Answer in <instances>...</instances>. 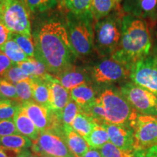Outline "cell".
Listing matches in <instances>:
<instances>
[{
  "label": "cell",
  "mask_w": 157,
  "mask_h": 157,
  "mask_svg": "<svg viewBox=\"0 0 157 157\" xmlns=\"http://www.w3.org/2000/svg\"><path fill=\"white\" fill-rule=\"evenodd\" d=\"M29 10L34 13H41L53 9L58 0H25Z\"/></svg>",
  "instance_id": "d6a6232c"
},
{
  "label": "cell",
  "mask_w": 157,
  "mask_h": 157,
  "mask_svg": "<svg viewBox=\"0 0 157 157\" xmlns=\"http://www.w3.org/2000/svg\"><path fill=\"white\" fill-rule=\"evenodd\" d=\"M2 78L7 81L11 82L12 84H15L19 82L29 79L30 76L25 74L17 65H13L11 68H10L6 71Z\"/></svg>",
  "instance_id": "e575fe53"
},
{
  "label": "cell",
  "mask_w": 157,
  "mask_h": 157,
  "mask_svg": "<svg viewBox=\"0 0 157 157\" xmlns=\"http://www.w3.org/2000/svg\"><path fill=\"white\" fill-rule=\"evenodd\" d=\"M31 146L32 140L23 135L17 134L0 137V147L13 150H23Z\"/></svg>",
  "instance_id": "603a6c76"
},
{
  "label": "cell",
  "mask_w": 157,
  "mask_h": 157,
  "mask_svg": "<svg viewBox=\"0 0 157 157\" xmlns=\"http://www.w3.org/2000/svg\"><path fill=\"white\" fill-rule=\"evenodd\" d=\"M32 151L37 155L52 157H76L68 147L63 127L42 131L36 140L32 141Z\"/></svg>",
  "instance_id": "52a82bcc"
},
{
  "label": "cell",
  "mask_w": 157,
  "mask_h": 157,
  "mask_svg": "<svg viewBox=\"0 0 157 157\" xmlns=\"http://www.w3.org/2000/svg\"><path fill=\"white\" fill-rule=\"evenodd\" d=\"M56 77L60 84L69 91L82 84H91L93 82L90 71L80 66H71Z\"/></svg>",
  "instance_id": "2e32d148"
},
{
  "label": "cell",
  "mask_w": 157,
  "mask_h": 157,
  "mask_svg": "<svg viewBox=\"0 0 157 157\" xmlns=\"http://www.w3.org/2000/svg\"><path fill=\"white\" fill-rule=\"evenodd\" d=\"M4 100H6V98L4 97V96L2 95L1 93H0V101H2Z\"/></svg>",
  "instance_id": "ee69618b"
},
{
  "label": "cell",
  "mask_w": 157,
  "mask_h": 157,
  "mask_svg": "<svg viewBox=\"0 0 157 157\" xmlns=\"http://www.w3.org/2000/svg\"><path fill=\"white\" fill-rule=\"evenodd\" d=\"M32 38L35 58L42 62L52 75L58 76L74 66L76 56L66 25L60 20H46L34 31Z\"/></svg>",
  "instance_id": "6da1fadb"
},
{
  "label": "cell",
  "mask_w": 157,
  "mask_h": 157,
  "mask_svg": "<svg viewBox=\"0 0 157 157\" xmlns=\"http://www.w3.org/2000/svg\"><path fill=\"white\" fill-rule=\"evenodd\" d=\"M0 51L2 52L14 65L21 63L30 58L11 38L0 47Z\"/></svg>",
  "instance_id": "7402d4cb"
},
{
  "label": "cell",
  "mask_w": 157,
  "mask_h": 157,
  "mask_svg": "<svg viewBox=\"0 0 157 157\" xmlns=\"http://www.w3.org/2000/svg\"><path fill=\"white\" fill-rule=\"evenodd\" d=\"M71 98L79 106L80 109L89 105L95 101L96 92L90 84H85L70 90Z\"/></svg>",
  "instance_id": "44dd1931"
},
{
  "label": "cell",
  "mask_w": 157,
  "mask_h": 157,
  "mask_svg": "<svg viewBox=\"0 0 157 157\" xmlns=\"http://www.w3.org/2000/svg\"><path fill=\"white\" fill-rule=\"evenodd\" d=\"M21 107L36 125L39 132L63 127L58 113L37 103L34 100L24 102L21 104Z\"/></svg>",
  "instance_id": "7c38bea8"
},
{
  "label": "cell",
  "mask_w": 157,
  "mask_h": 157,
  "mask_svg": "<svg viewBox=\"0 0 157 157\" xmlns=\"http://www.w3.org/2000/svg\"><path fill=\"white\" fill-rule=\"evenodd\" d=\"M92 81L100 85H108L129 78L130 70L111 57L103 58L90 69Z\"/></svg>",
  "instance_id": "9c48e42d"
},
{
  "label": "cell",
  "mask_w": 157,
  "mask_h": 157,
  "mask_svg": "<svg viewBox=\"0 0 157 157\" xmlns=\"http://www.w3.org/2000/svg\"><path fill=\"white\" fill-rule=\"evenodd\" d=\"M66 140L69 148L76 157H82L90 147L85 139L76 132L71 125H63Z\"/></svg>",
  "instance_id": "ac0fdd59"
},
{
  "label": "cell",
  "mask_w": 157,
  "mask_h": 157,
  "mask_svg": "<svg viewBox=\"0 0 157 157\" xmlns=\"http://www.w3.org/2000/svg\"><path fill=\"white\" fill-rule=\"evenodd\" d=\"M122 8L94 23V44L95 51L102 58L111 57L119 46L121 37Z\"/></svg>",
  "instance_id": "3957f363"
},
{
  "label": "cell",
  "mask_w": 157,
  "mask_h": 157,
  "mask_svg": "<svg viewBox=\"0 0 157 157\" xmlns=\"http://www.w3.org/2000/svg\"><path fill=\"white\" fill-rule=\"evenodd\" d=\"M103 125L106 129L111 143L124 150H134V135L130 126L107 122Z\"/></svg>",
  "instance_id": "9a60e30c"
},
{
  "label": "cell",
  "mask_w": 157,
  "mask_h": 157,
  "mask_svg": "<svg viewBox=\"0 0 157 157\" xmlns=\"http://www.w3.org/2000/svg\"><path fill=\"white\" fill-rule=\"evenodd\" d=\"M94 23L92 14L77 15L68 12L66 15V28L76 57L86 58L95 51Z\"/></svg>",
  "instance_id": "277c9868"
},
{
  "label": "cell",
  "mask_w": 157,
  "mask_h": 157,
  "mask_svg": "<svg viewBox=\"0 0 157 157\" xmlns=\"http://www.w3.org/2000/svg\"><path fill=\"white\" fill-rule=\"evenodd\" d=\"M79 112V106L73 100L71 99L61 112L57 113L58 114L63 125H71Z\"/></svg>",
  "instance_id": "f546056e"
},
{
  "label": "cell",
  "mask_w": 157,
  "mask_h": 157,
  "mask_svg": "<svg viewBox=\"0 0 157 157\" xmlns=\"http://www.w3.org/2000/svg\"><path fill=\"white\" fill-rule=\"evenodd\" d=\"M0 93L6 99L13 100L19 103L15 85L2 77L0 78Z\"/></svg>",
  "instance_id": "d590c367"
},
{
  "label": "cell",
  "mask_w": 157,
  "mask_h": 157,
  "mask_svg": "<svg viewBox=\"0 0 157 157\" xmlns=\"http://www.w3.org/2000/svg\"><path fill=\"white\" fill-rule=\"evenodd\" d=\"M156 40H157V27H156Z\"/></svg>",
  "instance_id": "7dc6e473"
},
{
  "label": "cell",
  "mask_w": 157,
  "mask_h": 157,
  "mask_svg": "<svg viewBox=\"0 0 157 157\" xmlns=\"http://www.w3.org/2000/svg\"><path fill=\"white\" fill-rule=\"evenodd\" d=\"M58 2H62V3H63V0H58Z\"/></svg>",
  "instance_id": "c3c4849f"
},
{
  "label": "cell",
  "mask_w": 157,
  "mask_h": 157,
  "mask_svg": "<svg viewBox=\"0 0 157 157\" xmlns=\"http://www.w3.org/2000/svg\"><path fill=\"white\" fill-rule=\"evenodd\" d=\"M13 63L10 59L0 51V78L2 77L10 68L13 66Z\"/></svg>",
  "instance_id": "f35d334b"
},
{
  "label": "cell",
  "mask_w": 157,
  "mask_h": 157,
  "mask_svg": "<svg viewBox=\"0 0 157 157\" xmlns=\"http://www.w3.org/2000/svg\"><path fill=\"white\" fill-rule=\"evenodd\" d=\"M98 98L105 111L107 123L130 126L138 114L120 90L107 88Z\"/></svg>",
  "instance_id": "5b68a950"
},
{
  "label": "cell",
  "mask_w": 157,
  "mask_h": 157,
  "mask_svg": "<svg viewBox=\"0 0 157 157\" xmlns=\"http://www.w3.org/2000/svg\"><path fill=\"white\" fill-rule=\"evenodd\" d=\"M95 124L97 123H95L91 118L83 113L79 112L71 126L76 132L85 138L92 132Z\"/></svg>",
  "instance_id": "484cf974"
},
{
  "label": "cell",
  "mask_w": 157,
  "mask_h": 157,
  "mask_svg": "<svg viewBox=\"0 0 157 157\" xmlns=\"http://www.w3.org/2000/svg\"><path fill=\"white\" fill-rule=\"evenodd\" d=\"M12 32L5 25L0 23V47L10 39Z\"/></svg>",
  "instance_id": "ab89813d"
},
{
  "label": "cell",
  "mask_w": 157,
  "mask_h": 157,
  "mask_svg": "<svg viewBox=\"0 0 157 157\" xmlns=\"http://www.w3.org/2000/svg\"><path fill=\"white\" fill-rule=\"evenodd\" d=\"M80 112L91 118L95 123L98 124H103L105 123V111L98 98L95 101L90 103L89 105L80 109Z\"/></svg>",
  "instance_id": "4316f807"
},
{
  "label": "cell",
  "mask_w": 157,
  "mask_h": 157,
  "mask_svg": "<svg viewBox=\"0 0 157 157\" xmlns=\"http://www.w3.org/2000/svg\"><path fill=\"white\" fill-rule=\"evenodd\" d=\"M91 148L99 149L105 143L110 142L106 129L103 124H95L92 132L84 138Z\"/></svg>",
  "instance_id": "cb8c5ba5"
},
{
  "label": "cell",
  "mask_w": 157,
  "mask_h": 157,
  "mask_svg": "<svg viewBox=\"0 0 157 157\" xmlns=\"http://www.w3.org/2000/svg\"><path fill=\"white\" fill-rule=\"evenodd\" d=\"M10 38L18 44L22 50L30 58H35V48L32 38L21 34L12 32Z\"/></svg>",
  "instance_id": "4dcf8cb0"
},
{
  "label": "cell",
  "mask_w": 157,
  "mask_h": 157,
  "mask_svg": "<svg viewBox=\"0 0 157 157\" xmlns=\"http://www.w3.org/2000/svg\"><path fill=\"white\" fill-rule=\"evenodd\" d=\"M121 0H92L91 13L94 21H101L121 8Z\"/></svg>",
  "instance_id": "d6986e66"
},
{
  "label": "cell",
  "mask_w": 157,
  "mask_h": 157,
  "mask_svg": "<svg viewBox=\"0 0 157 157\" xmlns=\"http://www.w3.org/2000/svg\"><path fill=\"white\" fill-rule=\"evenodd\" d=\"M82 157H103L98 149L90 148Z\"/></svg>",
  "instance_id": "b9f144b4"
},
{
  "label": "cell",
  "mask_w": 157,
  "mask_h": 157,
  "mask_svg": "<svg viewBox=\"0 0 157 157\" xmlns=\"http://www.w3.org/2000/svg\"><path fill=\"white\" fill-rule=\"evenodd\" d=\"M13 121L19 134L29 137L32 141L38 138L40 132L21 105L13 117Z\"/></svg>",
  "instance_id": "e0dca14e"
},
{
  "label": "cell",
  "mask_w": 157,
  "mask_h": 157,
  "mask_svg": "<svg viewBox=\"0 0 157 157\" xmlns=\"http://www.w3.org/2000/svg\"><path fill=\"white\" fill-rule=\"evenodd\" d=\"M23 71L30 77H42L50 74L42 62L36 58H29L24 62L17 64Z\"/></svg>",
  "instance_id": "d4e9b609"
},
{
  "label": "cell",
  "mask_w": 157,
  "mask_h": 157,
  "mask_svg": "<svg viewBox=\"0 0 157 157\" xmlns=\"http://www.w3.org/2000/svg\"><path fill=\"white\" fill-rule=\"evenodd\" d=\"M63 4L69 13L74 15L92 14V0H63Z\"/></svg>",
  "instance_id": "83f0119b"
},
{
  "label": "cell",
  "mask_w": 157,
  "mask_h": 157,
  "mask_svg": "<svg viewBox=\"0 0 157 157\" xmlns=\"http://www.w3.org/2000/svg\"><path fill=\"white\" fill-rule=\"evenodd\" d=\"M28 157H39V155H30V156H28Z\"/></svg>",
  "instance_id": "bcb514c9"
},
{
  "label": "cell",
  "mask_w": 157,
  "mask_h": 157,
  "mask_svg": "<svg viewBox=\"0 0 157 157\" xmlns=\"http://www.w3.org/2000/svg\"><path fill=\"white\" fill-rule=\"evenodd\" d=\"M134 135V150L145 151L157 145V117L138 113L130 124Z\"/></svg>",
  "instance_id": "8fae6325"
},
{
  "label": "cell",
  "mask_w": 157,
  "mask_h": 157,
  "mask_svg": "<svg viewBox=\"0 0 157 157\" xmlns=\"http://www.w3.org/2000/svg\"><path fill=\"white\" fill-rule=\"evenodd\" d=\"M39 157H52V156H49V155H46V154H42V155H39Z\"/></svg>",
  "instance_id": "f6af8a7d"
},
{
  "label": "cell",
  "mask_w": 157,
  "mask_h": 157,
  "mask_svg": "<svg viewBox=\"0 0 157 157\" xmlns=\"http://www.w3.org/2000/svg\"><path fill=\"white\" fill-rule=\"evenodd\" d=\"M151 33L148 23L145 20L124 15L121 37L119 46L111 58L127 66H132L152 50Z\"/></svg>",
  "instance_id": "7a4b0ae2"
},
{
  "label": "cell",
  "mask_w": 157,
  "mask_h": 157,
  "mask_svg": "<svg viewBox=\"0 0 157 157\" xmlns=\"http://www.w3.org/2000/svg\"><path fill=\"white\" fill-rule=\"evenodd\" d=\"M30 78L33 100L50 109V91L48 82L42 77H30Z\"/></svg>",
  "instance_id": "ffe728a7"
},
{
  "label": "cell",
  "mask_w": 157,
  "mask_h": 157,
  "mask_svg": "<svg viewBox=\"0 0 157 157\" xmlns=\"http://www.w3.org/2000/svg\"><path fill=\"white\" fill-rule=\"evenodd\" d=\"M42 78L48 82L50 91V109L56 113H60L67 105L71 98L70 91L66 90L60 84L56 76L48 74L42 76Z\"/></svg>",
  "instance_id": "5bb4252c"
},
{
  "label": "cell",
  "mask_w": 157,
  "mask_h": 157,
  "mask_svg": "<svg viewBox=\"0 0 157 157\" xmlns=\"http://www.w3.org/2000/svg\"><path fill=\"white\" fill-rule=\"evenodd\" d=\"M30 152L27 149L23 150H13L0 147V157H28Z\"/></svg>",
  "instance_id": "74e56055"
},
{
  "label": "cell",
  "mask_w": 157,
  "mask_h": 157,
  "mask_svg": "<svg viewBox=\"0 0 157 157\" xmlns=\"http://www.w3.org/2000/svg\"><path fill=\"white\" fill-rule=\"evenodd\" d=\"M119 90L137 113L157 117L156 95L132 82L124 84Z\"/></svg>",
  "instance_id": "30bf717a"
},
{
  "label": "cell",
  "mask_w": 157,
  "mask_h": 157,
  "mask_svg": "<svg viewBox=\"0 0 157 157\" xmlns=\"http://www.w3.org/2000/svg\"><path fill=\"white\" fill-rule=\"evenodd\" d=\"M21 104L13 100L0 101V119H13Z\"/></svg>",
  "instance_id": "1f68e13d"
},
{
  "label": "cell",
  "mask_w": 157,
  "mask_h": 157,
  "mask_svg": "<svg viewBox=\"0 0 157 157\" xmlns=\"http://www.w3.org/2000/svg\"><path fill=\"white\" fill-rule=\"evenodd\" d=\"M136 157H143V152L142 151H137Z\"/></svg>",
  "instance_id": "7bdbcfd3"
},
{
  "label": "cell",
  "mask_w": 157,
  "mask_h": 157,
  "mask_svg": "<svg viewBox=\"0 0 157 157\" xmlns=\"http://www.w3.org/2000/svg\"><path fill=\"white\" fill-rule=\"evenodd\" d=\"M0 23L11 32L32 38L30 10L25 0H0Z\"/></svg>",
  "instance_id": "8992f818"
},
{
  "label": "cell",
  "mask_w": 157,
  "mask_h": 157,
  "mask_svg": "<svg viewBox=\"0 0 157 157\" xmlns=\"http://www.w3.org/2000/svg\"><path fill=\"white\" fill-rule=\"evenodd\" d=\"M18 97V101L21 104L24 102L30 101L33 100L32 88L31 84V78L23 80L15 84Z\"/></svg>",
  "instance_id": "836d02e7"
},
{
  "label": "cell",
  "mask_w": 157,
  "mask_h": 157,
  "mask_svg": "<svg viewBox=\"0 0 157 157\" xmlns=\"http://www.w3.org/2000/svg\"><path fill=\"white\" fill-rule=\"evenodd\" d=\"M129 78L134 84L157 95V47L131 67Z\"/></svg>",
  "instance_id": "ba28073f"
},
{
  "label": "cell",
  "mask_w": 157,
  "mask_h": 157,
  "mask_svg": "<svg viewBox=\"0 0 157 157\" xmlns=\"http://www.w3.org/2000/svg\"><path fill=\"white\" fill-rule=\"evenodd\" d=\"M103 157H136L137 151L134 150H124L109 142L98 149Z\"/></svg>",
  "instance_id": "f1b7e54d"
},
{
  "label": "cell",
  "mask_w": 157,
  "mask_h": 157,
  "mask_svg": "<svg viewBox=\"0 0 157 157\" xmlns=\"http://www.w3.org/2000/svg\"><path fill=\"white\" fill-rule=\"evenodd\" d=\"M143 157H157V145L145 151Z\"/></svg>",
  "instance_id": "60d3db41"
},
{
  "label": "cell",
  "mask_w": 157,
  "mask_h": 157,
  "mask_svg": "<svg viewBox=\"0 0 157 157\" xmlns=\"http://www.w3.org/2000/svg\"><path fill=\"white\" fill-rule=\"evenodd\" d=\"M19 134L13 119H0V137Z\"/></svg>",
  "instance_id": "8d00e7d4"
},
{
  "label": "cell",
  "mask_w": 157,
  "mask_h": 157,
  "mask_svg": "<svg viewBox=\"0 0 157 157\" xmlns=\"http://www.w3.org/2000/svg\"><path fill=\"white\" fill-rule=\"evenodd\" d=\"M121 8L125 14L145 20L151 29L157 24V0H124Z\"/></svg>",
  "instance_id": "4fadbf2b"
}]
</instances>
